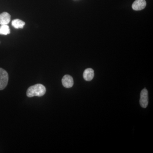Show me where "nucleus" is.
I'll list each match as a JSON object with an SVG mask.
<instances>
[{"label": "nucleus", "instance_id": "3", "mask_svg": "<svg viewBox=\"0 0 153 153\" xmlns=\"http://www.w3.org/2000/svg\"><path fill=\"white\" fill-rule=\"evenodd\" d=\"M140 103L141 106L143 108H146L149 103L148 90L146 88L142 90L140 93Z\"/></svg>", "mask_w": 153, "mask_h": 153}, {"label": "nucleus", "instance_id": "8", "mask_svg": "<svg viewBox=\"0 0 153 153\" xmlns=\"http://www.w3.org/2000/svg\"><path fill=\"white\" fill-rule=\"evenodd\" d=\"M12 25L16 29H23L25 26V23L20 19H16L12 21Z\"/></svg>", "mask_w": 153, "mask_h": 153}, {"label": "nucleus", "instance_id": "7", "mask_svg": "<svg viewBox=\"0 0 153 153\" xmlns=\"http://www.w3.org/2000/svg\"><path fill=\"white\" fill-rule=\"evenodd\" d=\"M94 71L91 68H88L83 72V76L86 81H89L92 80L94 76Z\"/></svg>", "mask_w": 153, "mask_h": 153}, {"label": "nucleus", "instance_id": "5", "mask_svg": "<svg viewBox=\"0 0 153 153\" xmlns=\"http://www.w3.org/2000/svg\"><path fill=\"white\" fill-rule=\"evenodd\" d=\"M146 2L145 0H136L132 4V7L135 11L141 10L146 7Z\"/></svg>", "mask_w": 153, "mask_h": 153}, {"label": "nucleus", "instance_id": "4", "mask_svg": "<svg viewBox=\"0 0 153 153\" xmlns=\"http://www.w3.org/2000/svg\"><path fill=\"white\" fill-rule=\"evenodd\" d=\"M62 84L64 87L66 88H70L72 87L74 85V80L72 76L70 75H64L62 79Z\"/></svg>", "mask_w": 153, "mask_h": 153}, {"label": "nucleus", "instance_id": "1", "mask_svg": "<svg viewBox=\"0 0 153 153\" xmlns=\"http://www.w3.org/2000/svg\"><path fill=\"white\" fill-rule=\"evenodd\" d=\"M46 92V88L44 85L37 84L28 88L27 91V95L29 97L34 96L41 97L44 95Z\"/></svg>", "mask_w": 153, "mask_h": 153}, {"label": "nucleus", "instance_id": "9", "mask_svg": "<svg viewBox=\"0 0 153 153\" xmlns=\"http://www.w3.org/2000/svg\"><path fill=\"white\" fill-rule=\"evenodd\" d=\"M10 33V30L7 25H1L0 26V35H8Z\"/></svg>", "mask_w": 153, "mask_h": 153}, {"label": "nucleus", "instance_id": "2", "mask_svg": "<svg viewBox=\"0 0 153 153\" xmlns=\"http://www.w3.org/2000/svg\"><path fill=\"white\" fill-rule=\"evenodd\" d=\"M9 76L7 71L0 68V90H3L7 85Z\"/></svg>", "mask_w": 153, "mask_h": 153}, {"label": "nucleus", "instance_id": "6", "mask_svg": "<svg viewBox=\"0 0 153 153\" xmlns=\"http://www.w3.org/2000/svg\"><path fill=\"white\" fill-rule=\"evenodd\" d=\"M11 20V16L8 13L4 12L0 14V25H7Z\"/></svg>", "mask_w": 153, "mask_h": 153}]
</instances>
